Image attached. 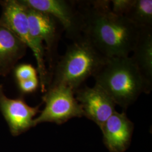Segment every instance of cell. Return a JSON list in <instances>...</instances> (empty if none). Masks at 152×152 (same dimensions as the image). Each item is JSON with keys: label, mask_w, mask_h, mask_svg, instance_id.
<instances>
[{"label": "cell", "mask_w": 152, "mask_h": 152, "mask_svg": "<svg viewBox=\"0 0 152 152\" xmlns=\"http://www.w3.org/2000/svg\"><path fill=\"white\" fill-rule=\"evenodd\" d=\"M131 56L147 85L152 88V28L141 29Z\"/></svg>", "instance_id": "7c38bea8"}, {"label": "cell", "mask_w": 152, "mask_h": 152, "mask_svg": "<svg viewBox=\"0 0 152 152\" xmlns=\"http://www.w3.org/2000/svg\"><path fill=\"white\" fill-rule=\"evenodd\" d=\"M1 2H2V1H0V4H1Z\"/></svg>", "instance_id": "e0dca14e"}, {"label": "cell", "mask_w": 152, "mask_h": 152, "mask_svg": "<svg viewBox=\"0 0 152 152\" xmlns=\"http://www.w3.org/2000/svg\"><path fill=\"white\" fill-rule=\"evenodd\" d=\"M45 107L33 121L34 126L43 122L64 124L75 117L83 116L81 107L75 96V92L63 85L50 86L44 96Z\"/></svg>", "instance_id": "5b68a950"}, {"label": "cell", "mask_w": 152, "mask_h": 152, "mask_svg": "<svg viewBox=\"0 0 152 152\" xmlns=\"http://www.w3.org/2000/svg\"><path fill=\"white\" fill-rule=\"evenodd\" d=\"M76 100L81 107L83 115L94 121L101 129L105 122L116 111L115 104L103 90L94 87L79 88L76 90Z\"/></svg>", "instance_id": "52a82bcc"}, {"label": "cell", "mask_w": 152, "mask_h": 152, "mask_svg": "<svg viewBox=\"0 0 152 152\" xmlns=\"http://www.w3.org/2000/svg\"><path fill=\"white\" fill-rule=\"evenodd\" d=\"M1 4L2 6V14L0 23L10 29L32 51L37 61V71L39 76L42 90L46 91L48 75L44 59L45 49L34 41L31 34L25 6L16 0L2 1Z\"/></svg>", "instance_id": "277c9868"}, {"label": "cell", "mask_w": 152, "mask_h": 152, "mask_svg": "<svg viewBox=\"0 0 152 152\" xmlns=\"http://www.w3.org/2000/svg\"><path fill=\"white\" fill-rule=\"evenodd\" d=\"M27 46L15 34L0 23V76H7L24 56Z\"/></svg>", "instance_id": "8fae6325"}, {"label": "cell", "mask_w": 152, "mask_h": 152, "mask_svg": "<svg viewBox=\"0 0 152 152\" xmlns=\"http://www.w3.org/2000/svg\"><path fill=\"white\" fill-rule=\"evenodd\" d=\"M23 5L54 17L72 40L82 35L81 15L77 3L65 0H20Z\"/></svg>", "instance_id": "8992f818"}, {"label": "cell", "mask_w": 152, "mask_h": 152, "mask_svg": "<svg viewBox=\"0 0 152 152\" xmlns=\"http://www.w3.org/2000/svg\"><path fill=\"white\" fill-rule=\"evenodd\" d=\"M0 109L14 134H18L33 126L34 117L38 112V107H30L20 99L7 98L2 85H0Z\"/></svg>", "instance_id": "9c48e42d"}, {"label": "cell", "mask_w": 152, "mask_h": 152, "mask_svg": "<svg viewBox=\"0 0 152 152\" xmlns=\"http://www.w3.org/2000/svg\"><path fill=\"white\" fill-rule=\"evenodd\" d=\"M108 59L81 35L73 40L58 62L50 86L63 85L75 92L87 78L97 73Z\"/></svg>", "instance_id": "3957f363"}, {"label": "cell", "mask_w": 152, "mask_h": 152, "mask_svg": "<svg viewBox=\"0 0 152 152\" xmlns=\"http://www.w3.org/2000/svg\"><path fill=\"white\" fill-rule=\"evenodd\" d=\"M133 0H112L110 1L112 11L117 15L125 16L129 10Z\"/></svg>", "instance_id": "9a60e30c"}, {"label": "cell", "mask_w": 152, "mask_h": 152, "mask_svg": "<svg viewBox=\"0 0 152 152\" xmlns=\"http://www.w3.org/2000/svg\"><path fill=\"white\" fill-rule=\"evenodd\" d=\"M134 125L125 113L115 111L101 129L105 145L110 152H124L129 147Z\"/></svg>", "instance_id": "30bf717a"}, {"label": "cell", "mask_w": 152, "mask_h": 152, "mask_svg": "<svg viewBox=\"0 0 152 152\" xmlns=\"http://www.w3.org/2000/svg\"><path fill=\"white\" fill-rule=\"evenodd\" d=\"M125 16L140 29L152 28V0H133Z\"/></svg>", "instance_id": "4fadbf2b"}, {"label": "cell", "mask_w": 152, "mask_h": 152, "mask_svg": "<svg viewBox=\"0 0 152 152\" xmlns=\"http://www.w3.org/2000/svg\"><path fill=\"white\" fill-rule=\"evenodd\" d=\"M19 86L23 92L30 93L33 92L38 87V78L35 77L30 80L19 82Z\"/></svg>", "instance_id": "2e32d148"}, {"label": "cell", "mask_w": 152, "mask_h": 152, "mask_svg": "<svg viewBox=\"0 0 152 152\" xmlns=\"http://www.w3.org/2000/svg\"><path fill=\"white\" fill-rule=\"evenodd\" d=\"M94 77L95 85L123 108L151 91L130 56L109 58Z\"/></svg>", "instance_id": "7a4b0ae2"}, {"label": "cell", "mask_w": 152, "mask_h": 152, "mask_svg": "<svg viewBox=\"0 0 152 152\" xmlns=\"http://www.w3.org/2000/svg\"><path fill=\"white\" fill-rule=\"evenodd\" d=\"M25 7L31 34L34 41L44 49V43L45 44V49L47 50L49 55L51 56L50 62H51V55L56 49L60 38L59 27H62V26L54 17Z\"/></svg>", "instance_id": "ba28073f"}, {"label": "cell", "mask_w": 152, "mask_h": 152, "mask_svg": "<svg viewBox=\"0 0 152 152\" xmlns=\"http://www.w3.org/2000/svg\"><path fill=\"white\" fill-rule=\"evenodd\" d=\"M82 19V35L108 58L129 56L141 29L125 16L114 14L110 1L76 2Z\"/></svg>", "instance_id": "6da1fadb"}, {"label": "cell", "mask_w": 152, "mask_h": 152, "mask_svg": "<svg viewBox=\"0 0 152 152\" xmlns=\"http://www.w3.org/2000/svg\"><path fill=\"white\" fill-rule=\"evenodd\" d=\"M15 73L18 82L37 77V71L30 64H22L18 66L15 69Z\"/></svg>", "instance_id": "5bb4252c"}]
</instances>
